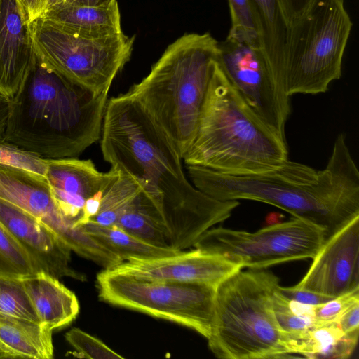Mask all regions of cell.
Masks as SVG:
<instances>
[{"mask_svg": "<svg viewBox=\"0 0 359 359\" xmlns=\"http://www.w3.org/2000/svg\"><path fill=\"white\" fill-rule=\"evenodd\" d=\"M182 159L186 165L226 175L258 174L288 160V148L286 139L243 99L219 64L210 82L196 134Z\"/></svg>", "mask_w": 359, "mask_h": 359, "instance_id": "277c9868", "label": "cell"}, {"mask_svg": "<svg viewBox=\"0 0 359 359\" xmlns=\"http://www.w3.org/2000/svg\"><path fill=\"white\" fill-rule=\"evenodd\" d=\"M337 323L346 334L359 333V301L353 303L344 311Z\"/></svg>", "mask_w": 359, "mask_h": 359, "instance_id": "836d02e7", "label": "cell"}, {"mask_svg": "<svg viewBox=\"0 0 359 359\" xmlns=\"http://www.w3.org/2000/svg\"><path fill=\"white\" fill-rule=\"evenodd\" d=\"M279 285L273 272L249 269L217 286L207 339L217 358L264 359L290 354L273 307V294Z\"/></svg>", "mask_w": 359, "mask_h": 359, "instance_id": "8992f818", "label": "cell"}, {"mask_svg": "<svg viewBox=\"0 0 359 359\" xmlns=\"http://www.w3.org/2000/svg\"><path fill=\"white\" fill-rule=\"evenodd\" d=\"M100 138L104 159L140 183L175 250L194 246L240 205L215 199L187 179L175 144L129 93L107 101Z\"/></svg>", "mask_w": 359, "mask_h": 359, "instance_id": "6da1fadb", "label": "cell"}, {"mask_svg": "<svg viewBox=\"0 0 359 359\" xmlns=\"http://www.w3.org/2000/svg\"><path fill=\"white\" fill-rule=\"evenodd\" d=\"M48 0H18L28 23L42 17Z\"/></svg>", "mask_w": 359, "mask_h": 359, "instance_id": "d590c367", "label": "cell"}, {"mask_svg": "<svg viewBox=\"0 0 359 359\" xmlns=\"http://www.w3.org/2000/svg\"><path fill=\"white\" fill-rule=\"evenodd\" d=\"M41 18L83 36L104 37L123 32L117 0L101 6L75 5L63 1L48 8Z\"/></svg>", "mask_w": 359, "mask_h": 359, "instance_id": "ac0fdd59", "label": "cell"}, {"mask_svg": "<svg viewBox=\"0 0 359 359\" xmlns=\"http://www.w3.org/2000/svg\"><path fill=\"white\" fill-rule=\"evenodd\" d=\"M39 60L60 75L95 93L109 92L130 60L135 36L123 32L88 37L67 32L41 18L30 23Z\"/></svg>", "mask_w": 359, "mask_h": 359, "instance_id": "ba28073f", "label": "cell"}, {"mask_svg": "<svg viewBox=\"0 0 359 359\" xmlns=\"http://www.w3.org/2000/svg\"><path fill=\"white\" fill-rule=\"evenodd\" d=\"M107 95L71 81L36 57L9 100L3 140L46 160L76 158L100 138Z\"/></svg>", "mask_w": 359, "mask_h": 359, "instance_id": "3957f363", "label": "cell"}, {"mask_svg": "<svg viewBox=\"0 0 359 359\" xmlns=\"http://www.w3.org/2000/svg\"><path fill=\"white\" fill-rule=\"evenodd\" d=\"M115 226L154 245L170 248L160 225L158 211L142 190L126 208Z\"/></svg>", "mask_w": 359, "mask_h": 359, "instance_id": "cb8c5ba5", "label": "cell"}, {"mask_svg": "<svg viewBox=\"0 0 359 359\" xmlns=\"http://www.w3.org/2000/svg\"><path fill=\"white\" fill-rule=\"evenodd\" d=\"M65 337L75 349V355L79 357L90 359L124 358L102 341L78 327L71 329Z\"/></svg>", "mask_w": 359, "mask_h": 359, "instance_id": "f546056e", "label": "cell"}, {"mask_svg": "<svg viewBox=\"0 0 359 359\" xmlns=\"http://www.w3.org/2000/svg\"><path fill=\"white\" fill-rule=\"evenodd\" d=\"M357 301H359V289L332 298L326 302L313 305L314 327L337 323L344 311Z\"/></svg>", "mask_w": 359, "mask_h": 359, "instance_id": "1f68e13d", "label": "cell"}, {"mask_svg": "<svg viewBox=\"0 0 359 359\" xmlns=\"http://www.w3.org/2000/svg\"><path fill=\"white\" fill-rule=\"evenodd\" d=\"M114 174L100 172L93 162L76 158L47 160L45 178L62 216L78 226L86 202L103 190Z\"/></svg>", "mask_w": 359, "mask_h": 359, "instance_id": "2e32d148", "label": "cell"}, {"mask_svg": "<svg viewBox=\"0 0 359 359\" xmlns=\"http://www.w3.org/2000/svg\"><path fill=\"white\" fill-rule=\"evenodd\" d=\"M294 287L331 298L359 289V216L327 238Z\"/></svg>", "mask_w": 359, "mask_h": 359, "instance_id": "4fadbf2b", "label": "cell"}, {"mask_svg": "<svg viewBox=\"0 0 359 359\" xmlns=\"http://www.w3.org/2000/svg\"><path fill=\"white\" fill-rule=\"evenodd\" d=\"M272 299L276 320L284 332L296 334L314 327L313 305L290 299L278 287Z\"/></svg>", "mask_w": 359, "mask_h": 359, "instance_id": "484cf974", "label": "cell"}, {"mask_svg": "<svg viewBox=\"0 0 359 359\" xmlns=\"http://www.w3.org/2000/svg\"><path fill=\"white\" fill-rule=\"evenodd\" d=\"M0 223L28 254L35 273L85 281L70 266L72 250L47 226L19 207L0 198Z\"/></svg>", "mask_w": 359, "mask_h": 359, "instance_id": "9a60e30c", "label": "cell"}, {"mask_svg": "<svg viewBox=\"0 0 359 359\" xmlns=\"http://www.w3.org/2000/svg\"><path fill=\"white\" fill-rule=\"evenodd\" d=\"M22 278L0 276V313L40 323Z\"/></svg>", "mask_w": 359, "mask_h": 359, "instance_id": "4316f807", "label": "cell"}, {"mask_svg": "<svg viewBox=\"0 0 359 359\" xmlns=\"http://www.w3.org/2000/svg\"><path fill=\"white\" fill-rule=\"evenodd\" d=\"M22 279L40 323L53 330L76 318L80 310L78 299L59 279L43 273Z\"/></svg>", "mask_w": 359, "mask_h": 359, "instance_id": "d6986e66", "label": "cell"}, {"mask_svg": "<svg viewBox=\"0 0 359 359\" xmlns=\"http://www.w3.org/2000/svg\"><path fill=\"white\" fill-rule=\"evenodd\" d=\"M219 64L226 77L251 109L286 139L291 113L290 97L277 82L262 48L226 36L218 41Z\"/></svg>", "mask_w": 359, "mask_h": 359, "instance_id": "8fae6325", "label": "cell"}, {"mask_svg": "<svg viewBox=\"0 0 359 359\" xmlns=\"http://www.w3.org/2000/svg\"><path fill=\"white\" fill-rule=\"evenodd\" d=\"M114 0H64V1L75 5L101 6L110 4Z\"/></svg>", "mask_w": 359, "mask_h": 359, "instance_id": "74e56055", "label": "cell"}, {"mask_svg": "<svg viewBox=\"0 0 359 359\" xmlns=\"http://www.w3.org/2000/svg\"><path fill=\"white\" fill-rule=\"evenodd\" d=\"M326 240L323 227L294 217L252 233L222 226L211 228L194 246L221 255L243 268L263 269L290 261L313 259Z\"/></svg>", "mask_w": 359, "mask_h": 359, "instance_id": "30bf717a", "label": "cell"}, {"mask_svg": "<svg viewBox=\"0 0 359 359\" xmlns=\"http://www.w3.org/2000/svg\"><path fill=\"white\" fill-rule=\"evenodd\" d=\"M243 267L226 257L198 248L147 259H131L109 269L147 280L208 285L215 287Z\"/></svg>", "mask_w": 359, "mask_h": 359, "instance_id": "5bb4252c", "label": "cell"}, {"mask_svg": "<svg viewBox=\"0 0 359 359\" xmlns=\"http://www.w3.org/2000/svg\"><path fill=\"white\" fill-rule=\"evenodd\" d=\"M353 23L344 0H312L289 27L281 86L286 95H317L341 76Z\"/></svg>", "mask_w": 359, "mask_h": 359, "instance_id": "52a82bcc", "label": "cell"}, {"mask_svg": "<svg viewBox=\"0 0 359 359\" xmlns=\"http://www.w3.org/2000/svg\"><path fill=\"white\" fill-rule=\"evenodd\" d=\"M9 358L8 355L0 346V358Z\"/></svg>", "mask_w": 359, "mask_h": 359, "instance_id": "ab89813d", "label": "cell"}, {"mask_svg": "<svg viewBox=\"0 0 359 359\" xmlns=\"http://www.w3.org/2000/svg\"><path fill=\"white\" fill-rule=\"evenodd\" d=\"M278 290L286 297L293 301L309 305H317L327 302L331 297L310 291L299 290L292 287H282L279 285Z\"/></svg>", "mask_w": 359, "mask_h": 359, "instance_id": "d6a6232c", "label": "cell"}, {"mask_svg": "<svg viewBox=\"0 0 359 359\" xmlns=\"http://www.w3.org/2000/svg\"><path fill=\"white\" fill-rule=\"evenodd\" d=\"M219 65L218 41L210 33L184 34L128 92L168 136L182 158L194 137Z\"/></svg>", "mask_w": 359, "mask_h": 359, "instance_id": "5b68a950", "label": "cell"}, {"mask_svg": "<svg viewBox=\"0 0 359 359\" xmlns=\"http://www.w3.org/2000/svg\"><path fill=\"white\" fill-rule=\"evenodd\" d=\"M286 334L291 353L309 358H348L353 353L359 333L346 334L337 323L318 325L296 334Z\"/></svg>", "mask_w": 359, "mask_h": 359, "instance_id": "44dd1931", "label": "cell"}, {"mask_svg": "<svg viewBox=\"0 0 359 359\" xmlns=\"http://www.w3.org/2000/svg\"><path fill=\"white\" fill-rule=\"evenodd\" d=\"M231 25L227 36L262 48L259 20L252 0H227Z\"/></svg>", "mask_w": 359, "mask_h": 359, "instance_id": "83f0119b", "label": "cell"}, {"mask_svg": "<svg viewBox=\"0 0 359 359\" xmlns=\"http://www.w3.org/2000/svg\"><path fill=\"white\" fill-rule=\"evenodd\" d=\"M9 100L0 95V140H3L8 118Z\"/></svg>", "mask_w": 359, "mask_h": 359, "instance_id": "8d00e7d4", "label": "cell"}, {"mask_svg": "<svg viewBox=\"0 0 359 359\" xmlns=\"http://www.w3.org/2000/svg\"><path fill=\"white\" fill-rule=\"evenodd\" d=\"M252 2L259 22L262 49L281 87L289 26L278 0H252Z\"/></svg>", "mask_w": 359, "mask_h": 359, "instance_id": "7402d4cb", "label": "cell"}, {"mask_svg": "<svg viewBox=\"0 0 359 359\" xmlns=\"http://www.w3.org/2000/svg\"><path fill=\"white\" fill-rule=\"evenodd\" d=\"M33 274L28 254L0 223V276L23 278Z\"/></svg>", "mask_w": 359, "mask_h": 359, "instance_id": "f1b7e54d", "label": "cell"}, {"mask_svg": "<svg viewBox=\"0 0 359 359\" xmlns=\"http://www.w3.org/2000/svg\"><path fill=\"white\" fill-rule=\"evenodd\" d=\"M0 198L36 217L80 256L92 259L98 255L100 244L60 213L45 177L0 165Z\"/></svg>", "mask_w": 359, "mask_h": 359, "instance_id": "7c38bea8", "label": "cell"}, {"mask_svg": "<svg viewBox=\"0 0 359 359\" xmlns=\"http://www.w3.org/2000/svg\"><path fill=\"white\" fill-rule=\"evenodd\" d=\"M286 22H291L302 15L309 6L312 0H278Z\"/></svg>", "mask_w": 359, "mask_h": 359, "instance_id": "e575fe53", "label": "cell"}, {"mask_svg": "<svg viewBox=\"0 0 359 359\" xmlns=\"http://www.w3.org/2000/svg\"><path fill=\"white\" fill-rule=\"evenodd\" d=\"M96 283L100 300L189 327L208 339L216 287L147 280L104 269Z\"/></svg>", "mask_w": 359, "mask_h": 359, "instance_id": "9c48e42d", "label": "cell"}, {"mask_svg": "<svg viewBox=\"0 0 359 359\" xmlns=\"http://www.w3.org/2000/svg\"><path fill=\"white\" fill-rule=\"evenodd\" d=\"M36 62L31 26L18 0H0V95L14 97Z\"/></svg>", "mask_w": 359, "mask_h": 359, "instance_id": "e0dca14e", "label": "cell"}, {"mask_svg": "<svg viewBox=\"0 0 359 359\" xmlns=\"http://www.w3.org/2000/svg\"><path fill=\"white\" fill-rule=\"evenodd\" d=\"M52 332L41 323L0 313V346L9 358H52Z\"/></svg>", "mask_w": 359, "mask_h": 359, "instance_id": "ffe728a7", "label": "cell"}, {"mask_svg": "<svg viewBox=\"0 0 359 359\" xmlns=\"http://www.w3.org/2000/svg\"><path fill=\"white\" fill-rule=\"evenodd\" d=\"M79 227L117 255L123 262L131 259H153L180 252L147 243L116 226H104L89 221Z\"/></svg>", "mask_w": 359, "mask_h": 359, "instance_id": "603a6c76", "label": "cell"}, {"mask_svg": "<svg viewBox=\"0 0 359 359\" xmlns=\"http://www.w3.org/2000/svg\"><path fill=\"white\" fill-rule=\"evenodd\" d=\"M0 165L11 167L45 177L47 160L0 140Z\"/></svg>", "mask_w": 359, "mask_h": 359, "instance_id": "4dcf8cb0", "label": "cell"}, {"mask_svg": "<svg viewBox=\"0 0 359 359\" xmlns=\"http://www.w3.org/2000/svg\"><path fill=\"white\" fill-rule=\"evenodd\" d=\"M64 0H48L47 1V6H46V9L56 4H58L60 2H62Z\"/></svg>", "mask_w": 359, "mask_h": 359, "instance_id": "f35d334b", "label": "cell"}, {"mask_svg": "<svg viewBox=\"0 0 359 359\" xmlns=\"http://www.w3.org/2000/svg\"><path fill=\"white\" fill-rule=\"evenodd\" d=\"M193 185L219 201L251 200L280 208L326 230L327 239L359 216V171L339 133L326 166L287 160L258 174L232 175L187 165Z\"/></svg>", "mask_w": 359, "mask_h": 359, "instance_id": "7a4b0ae2", "label": "cell"}, {"mask_svg": "<svg viewBox=\"0 0 359 359\" xmlns=\"http://www.w3.org/2000/svg\"><path fill=\"white\" fill-rule=\"evenodd\" d=\"M112 169L114 174L102 191L99 211L90 220L104 226H115L119 217L142 190L135 179Z\"/></svg>", "mask_w": 359, "mask_h": 359, "instance_id": "d4e9b609", "label": "cell"}]
</instances>
